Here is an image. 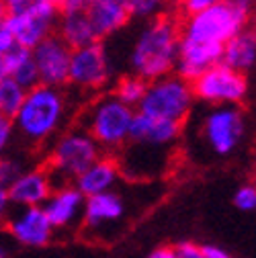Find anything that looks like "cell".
Segmentation results:
<instances>
[{
	"instance_id": "38",
	"label": "cell",
	"mask_w": 256,
	"mask_h": 258,
	"mask_svg": "<svg viewBox=\"0 0 256 258\" xmlns=\"http://www.w3.org/2000/svg\"><path fill=\"white\" fill-rule=\"evenodd\" d=\"M0 258H9V254H7V250L3 246H0Z\"/></svg>"
},
{
	"instance_id": "1",
	"label": "cell",
	"mask_w": 256,
	"mask_h": 258,
	"mask_svg": "<svg viewBox=\"0 0 256 258\" xmlns=\"http://www.w3.org/2000/svg\"><path fill=\"white\" fill-rule=\"evenodd\" d=\"M72 99L66 88L37 84L27 90L19 113L13 117L15 136L29 148L49 146L63 129L70 127Z\"/></svg>"
},
{
	"instance_id": "25",
	"label": "cell",
	"mask_w": 256,
	"mask_h": 258,
	"mask_svg": "<svg viewBox=\"0 0 256 258\" xmlns=\"http://www.w3.org/2000/svg\"><path fill=\"white\" fill-rule=\"evenodd\" d=\"M170 3L172 0H125L130 17H134L138 21H150V19L164 15V11L168 9Z\"/></svg>"
},
{
	"instance_id": "3",
	"label": "cell",
	"mask_w": 256,
	"mask_h": 258,
	"mask_svg": "<svg viewBox=\"0 0 256 258\" xmlns=\"http://www.w3.org/2000/svg\"><path fill=\"white\" fill-rule=\"evenodd\" d=\"M188 134L205 158L223 160L242 148L248 123L240 107H201L193 115Z\"/></svg>"
},
{
	"instance_id": "8",
	"label": "cell",
	"mask_w": 256,
	"mask_h": 258,
	"mask_svg": "<svg viewBox=\"0 0 256 258\" xmlns=\"http://www.w3.org/2000/svg\"><path fill=\"white\" fill-rule=\"evenodd\" d=\"M115 78V63L109 49L97 41L86 47L74 49L70 59L68 86L82 94L103 92Z\"/></svg>"
},
{
	"instance_id": "22",
	"label": "cell",
	"mask_w": 256,
	"mask_h": 258,
	"mask_svg": "<svg viewBox=\"0 0 256 258\" xmlns=\"http://www.w3.org/2000/svg\"><path fill=\"white\" fill-rule=\"evenodd\" d=\"M3 61L7 66L9 78H13L25 90H31V88H35L39 84V74H37V68H35L33 55H31V49L15 45L11 51H7L3 55Z\"/></svg>"
},
{
	"instance_id": "41",
	"label": "cell",
	"mask_w": 256,
	"mask_h": 258,
	"mask_svg": "<svg viewBox=\"0 0 256 258\" xmlns=\"http://www.w3.org/2000/svg\"><path fill=\"white\" fill-rule=\"evenodd\" d=\"M254 39H256V33H254Z\"/></svg>"
},
{
	"instance_id": "29",
	"label": "cell",
	"mask_w": 256,
	"mask_h": 258,
	"mask_svg": "<svg viewBox=\"0 0 256 258\" xmlns=\"http://www.w3.org/2000/svg\"><path fill=\"white\" fill-rule=\"evenodd\" d=\"M219 3H223V0H180V11L186 17H190V15H197L209 7H215Z\"/></svg>"
},
{
	"instance_id": "4",
	"label": "cell",
	"mask_w": 256,
	"mask_h": 258,
	"mask_svg": "<svg viewBox=\"0 0 256 258\" xmlns=\"http://www.w3.org/2000/svg\"><path fill=\"white\" fill-rule=\"evenodd\" d=\"M136 109L123 105L113 92H103L84 107L78 115V125L99 144L107 156H115L130 140Z\"/></svg>"
},
{
	"instance_id": "19",
	"label": "cell",
	"mask_w": 256,
	"mask_h": 258,
	"mask_svg": "<svg viewBox=\"0 0 256 258\" xmlns=\"http://www.w3.org/2000/svg\"><path fill=\"white\" fill-rule=\"evenodd\" d=\"M86 15L99 39L119 33L132 19L125 0H94L86 7Z\"/></svg>"
},
{
	"instance_id": "33",
	"label": "cell",
	"mask_w": 256,
	"mask_h": 258,
	"mask_svg": "<svg viewBox=\"0 0 256 258\" xmlns=\"http://www.w3.org/2000/svg\"><path fill=\"white\" fill-rule=\"evenodd\" d=\"M15 47V41H13V37L9 35V31L7 29H3L0 27V57H3L7 51H11Z\"/></svg>"
},
{
	"instance_id": "18",
	"label": "cell",
	"mask_w": 256,
	"mask_h": 258,
	"mask_svg": "<svg viewBox=\"0 0 256 258\" xmlns=\"http://www.w3.org/2000/svg\"><path fill=\"white\" fill-rule=\"evenodd\" d=\"M121 170L115 156H101L92 166H88L74 182L84 199L103 195V192L115 190L121 182Z\"/></svg>"
},
{
	"instance_id": "2",
	"label": "cell",
	"mask_w": 256,
	"mask_h": 258,
	"mask_svg": "<svg viewBox=\"0 0 256 258\" xmlns=\"http://www.w3.org/2000/svg\"><path fill=\"white\" fill-rule=\"evenodd\" d=\"M180 45V23L170 15L144 21L127 53L130 72L146 82L174 74Z\"/></svg>"
},
{
	"instance_id": "40",
	"label": "cell",
	"mask_w": 256,
	"mask_h": 258,
	"mask_svg": "<svg viewBox=\"0 0 256 258\" xmlns=\"http://www.w3.org/2000/svg\"><path fill=\"white\" fill-rule=\"evenodd\" d=\"M254 21H256V3H254Z\"/></svg>"
},
{
	"instance_id": "20",
	"label": "cell",
	"mask_w": 256,
	"mask_h": 258,
	"mask_svg": "<svg viewBox=\"0 0 256 258\" xmlns=\"http://www.w3.org/2000/svg\"><path fill=\"white\" fill-rule=\"evenodd\" d=\"M57 37L66 43L72 51L86 47L90 43H97L99 37L94 33V27L84 11H68V13H61L57 19Z\"/></svg>"
},
{
	"instance_id": "14",
	"label": "cell",
	"mask_w": 256,
	"mask_h": 258,
	"mask_svg": "<svg viewBox=\"0 0 256 258\" xmlns=\"http://www.w3.org/2000/svg\"><path fill=\"white\" fill-rule=\"evenodd\" d=\"M53 190L51 176L45 166L25 168L9 186L13 207H43Z\"/></svg>"
},
{
	"instance_id": "23",
	"label": "cell",
	"mask_w": 256,
	"mask_h": 258,
	"mask_svg": "<svg viewBox=\"0 0 256 258\" xmlns=\"http://www.w3.org/2000/svg\"><path fill=\"white\" fill-rule=\"evenodd\" d=\"M146 88H148V82L134 76V74H127L123 78H119L115 82V88H113V94L117 96V99L127 105V107H132L138 111L140 103L144 101V94H146Z\"/></svg>"
},
{
	"instance_id": "32",
	"label": "cell",
	"mask_w": 256,
	"mask_h": 258,
	"mask_svg": "<svg viewBox=\"0 0 256 258\" xmlns=\"http://www.w3.org/2000/svg\"><path fill=\"white\" fill-rule=\"evenodd\" d=\"M146 258H178V256H176L174 246H160V248L152 250Z\"/></svg>"
},
{
	"instance_id": "16",
	"label": "cell",
	"mask_w": 256,
	"mask_h": 258,
	"mask_svg": "<svg viewBox=\"0 0 256 258\" xmlns=\"http://www.w3.org/2000/svg\"><path fill=\"white\" fill-rule=\"evenodd\" d=\"M84 197L74 184L57 186L51 190L49 199L43 203V211L51 223L53 230H66L76 225L82 219L84 211Z\"/></svg>"
},
{
	"instance_id": "15",
	"label": "cell",
	"mask_w": 256,
	"mask_h": 258,
	"mask_svg": "<svg viewBox=\"0 0 256 258\" xmlns=\"http://www.w3.org/2000/svg\"><path fill=\"white\" fill-rule=\"evenodd\" d=\"M221 53H223V45L197 43V41H188V39H182L180 37L178 57H176L174 72L180 78L193 82L203 72H207L209 68H213L215 63L221 61Z\"/></svg>"
},
{
	"instance_id": "13",
	"label": "cell",
	"mask_w": 256,
	"mask_h": 258,
	"mask_svg": "<svg viewBox=\"0 0 256 258\" xmlns=\"http://www.w3.org/2000/svg\"><path fill=\"white\" fill-rule=\"evenodd\" d=\"M7 232L11 238L27 248H43L53 238V228L43 207H15L7 217Z\"/></svg>"
},
{
	"instance_id": "12",
	"label": "cell",
	"mask_w": 256,
	"mask_h": 258,
	"mask_svg": "<svg viewBox=\"0 0 256 258\" xmlns=\"http://www.w3.org/2000/svg\"><path fill=\"white\" fill-rule=\"evenodd\" d=\"M31 55H33L35 68L39 74V84L53 88L68 86L72 49L57 35H49L39 45H35L31 49Z\"/></svg>"
},
{
	"instance_id": "34",
	"label": "cell",
	"mask_w": 256,
	"mask_h": 258,
	"mask_svg": "<svg viewBox=\"0 0 256 258\" xmlns=\"http://www.w3.org/2000/svg\"><path fill=\"white\" fill-rule=\"evenodd\" d=\"M3 3H5V7H7L9 13H15V11H21L27 5H31L33 0H3Z\"/></svg>"
},
{
	"instance_id": "17",
	"label": "cell",
	"mask_w": 256,
	"mask_h": 258,
	"mask_svg": "<svg viewBox=\"0 0 256 258\" xmlns=\"http://www.w3.org/2000/svg\"><path fill=\"white\" fill-rule=\"evenodd\" d=\"M180 136H182L180 123L154 119V117H148L136 111V117L130 129V140L127 142L148 144V146H158V148H174Z\"/></svg>"
},
{
	"instance_id": "6",
	"label": "cell",
	"mask_w": 256,
	"mask_h": 258,
	"mask_svg": "<svg viewBox=\"0 0 256 258\" xmlns=\"http://www.w3.org/2000/svg\"><path fill=\"white\" fill-rule=\"evenodd\" d=\"M254 0H223L197 15H190L180 25V37L197 43L226 45L240 31H244Z\"/></svg>"
},
{
	"instance_id": "35",
	"label": "cell",
	"mask_w": 256,
	"mask_h": 258,
	"mask_svg": "<svg viewBox=\"0 0 256 258\" xmlns=\"http://www.w3.org/2000/svg\"><path fill=\"white\" fill-rule=\"evenodd\" d=\"M7 15H9V11H7V7H5L3 0H0V27H3V23H5Z\"/></svg>"
},
{
	"instance_id": "39",
	"label": "cell",
	"mask_w": 256,
	"mask_h": 258,
	"mask_svg": "<svg viewBox=\"0 0 256 258\" xmlns=\"http://www.w3.org/2000/svg\"><path fill=\"white\" fill-rule=\"evenodd\" d=\"M84 3H86V7H88V5H90V3H94V0H84Z\"/></svg>"
},
{
	"instance_id": "9",
	"label": "cell",
	"mask_w": 256,
	"mask_h": 258,
	"mask_svg": "<svg viewBox=\"0 0 256 258\" xmlns=\"http://www.w3.org/2000/svg\"><path fill=\"white\" fill-rule=\"evenodd\" d=\"M190 84H193L195 101L205 107H240L248 94L246 74L228 68L221 61Z\"/></svg>"
},
{
	"instance_id": "27",
	"label": "cell",
	"mask_w": 256,
	"mask_h": 258,
	"mask_svg": "<svg viewBox=\"0 0 256 258\" xmlns=\"http://www.w3.org/2000/svg\"><path fill=\"white\" fill-rule=\"evenodd\" d=\"M234 205L240 211H256V184H242L234 192Z\"/></svg>"
},
{
	"instance_id": "7",
	"label": "cell",
	"mask_w": 256,
	"mask_h": 258,
	"mask_svg": "<svg viewBox=\"0 0 256 258\" xmlns=\"http://www.w3.org/2000/svg\"><path fill=\"white\" fill-rule=\"evenodd\" d=\"M195 92L193 84L180 78L178 74H168L148 82L144 101L138 107V113H144L154 119H164L184 125V121L195 111Z\"/></svg>"
},
{
	"instance_id": "26",
	"label": "cell",
	"mask_w": 256,
	"mask_h": 258,
	"mask_svg": "<svg viewBox=\"0 0 256 258\" xmlns=\"http://www.w3.org/2000/svg\"><path fill=\"white\" fill-rule=\"evenodd\" d=\"M25 170V160L21 156H5L3 160H0V178H3L9 186L11 182Z\"/></svg>"
},
{
	"instance_id": "5",
	"label": "cell",
	"mask_w": 256,
	"mask_h": 258,
	"mask_svg": "<svg viewBox=\"0 0 256 258\" xmlns=\"http://www.w3.org/2000/svg\"><path fill=\"white\" fill-rule=\"evenodd\" d=\"M103 156V150L94 142L86 129H82L78 123L72 127H66L63 132L49 144L47 148V160L45 168L51 176L53 188L74 184L76 178L92 166Z\"/></svg>"
},
{
	"instance_id": "31",
	"label": "cell",
	"mask_w": 256,
	"mask_h": 258,
	"mask_svg": "<svg viewBox=\"0 0 256 258\" xmlns=\"http://www.w3.org/2000/svg\"><path fill=\"white\" fill-rule=\"evenodd\" d=\"M201 248H203V258H232L223 248L213 244H201Z\"/></svg>"
},
{
	"instance_id": "21",
	"label": "cell",
	"mask_w": 256,
	"mask_h": 258,
	"mask_svg": "<svg viewBox=\"0 0 256 258\" xmlns=\"http://www.w3.org/2000/svg\"><path fill=\"white\" fill-rule=\"evenodd\" d=\"M221 63H226L228 68L242 74L256 66V39L252 31H240L236 37H232L223 45Z\"/></svg>"
},
{
	"instance_id": "24",
	"label": "cell",
	"mask_w": 256,
	"mask_h": 258,
	"mask_svg": "<svg viewBox=\"0 0 256 258\" xmlns=\"http://www.w3.org/2000/svg\"><path fill=\"white\" fill-rule=\"evenodd\" d=\"M25 94L27 90L23 86H19L13 78H5L0 82V115L13 119L25 101Z\"/></svg>"
},
{
	"instance_id": "11",
	"label": "cell",
	"mask_w": 256,
	"mask_h": 258,
	"mask_svg": "<svg viewBox=\"0 0 256 258\" xmlns=\"http://www.w3.org/2000/svg\"><path fill=\"white\" fill-rule=\"evenodd\" d=\"M127 215H130V201L119 188H115L86 199L80 221L86 234L105 236V232L119 230Z\"/></svg>"
},
{
	"instance_id": "28",
	"label": "cell",
	"mask_w": 256,
	"mask_h": 258,
	"mask_svg": "<svg viewBox=\"0 0 256 258\" xmlns=\"http://www.w3.org/2000/svg\"><path fill=\"white\" fill-rule=\"evenodd\" d=\"M15 138L17 136H15L13 119L0 115V160H3L5 156H9V150H11V144H13Z\"/></svg>"
},
{
	"instance_id": "30",
	"label": "cell",
	"mask_w": 256,
	"mask_h": 258,
	"mask_svg": "<svg viewBox=\"0 0 256 258\" xmlns=\"http://www.w3.org/2000/svg\"><path fill=\"white\" fill-rule=\"evenodd\" d=\"M11 197H9V184L0 178V221L7 219L11 213Z\"/></svg>"
},
{
	"instance_id": "10",
	"label": "cell",
	"mask_w": 256,
	"mask_h": 258,
	"mask_svg": "<svg viewBox=\"0 0 256 258\" xmlns=\"http://www.w3.org/2000/svg\"><path fill=\"white\" fill-rule=\"evenodd\" d=\"M57 19H59L57 7L45 5L41 0H33L25 9L9 13L3 23V29L9 31L15 45L33 49L43 39L53 35V31L57 27Z\"/></svg>"
},
{
	"instance_id": "37",
	"label": "cell",
	"mask_w": 256,
	"mask_h": 258,
	"mask_svg": "<svg viewBox=\"0 0 256 258\" xmlns=\"http://www.w3.org/2000/svg\"><path fill=\"white\" fill-rule=\"evenodd\" d=\"M41 3H45V5H51V7H61V0H41Z\"/></svg>"
},
{
	"instance_id": "36",
	"label": "cell",
	"mask_w": 256,
	"mask_h": 258,
	"mask_svg": "<svg viewBox=\"0 0 256 258\" xmlns=\"http://www.w3.org/2000/svg\"><path fill=\"white\" fill-rule=\"evenodd\" d=\"M5 78H9V74H7V66H5L3 57H0V82H3Z\"/></svg>"
}]
</instances>
